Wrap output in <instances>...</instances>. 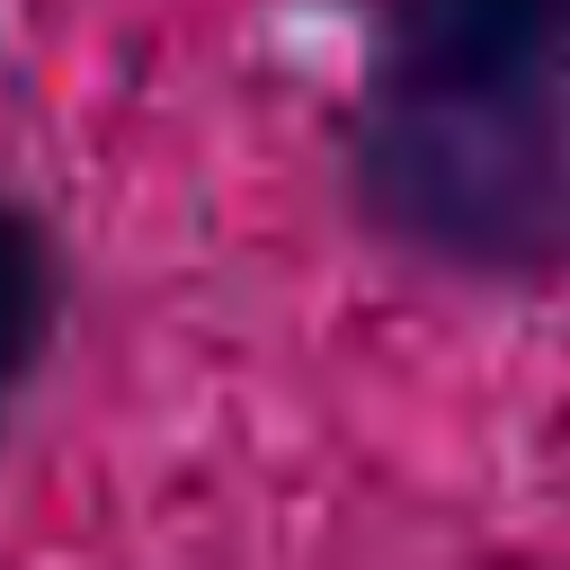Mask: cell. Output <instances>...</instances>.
Listing matches in <instances>:
<instances>
[{"label": "cell", "mask_w": 570, "mask_h": 570, "mask_svg": "<svg viewBox=\"0 0 570 570\" xmlns=\"http://www.w3.org/2000/svg\"><path fill=\"white\" fill-rule=\"evenodd\" d=\"M356 223L454 285L570 276V0H365L338 125Z\"/></svg>", "instance_id": "cell-1"}, {"label": "cell", "mask_w": 570, "mask_h": 570, "mask_svg": "<svg viewBox=\"0 0 570 570\" xmlns=\"http://www.w3.org/2000/svg\"><path fill=\"white\" fill-rule=\"evenodd\" d=\"M62 303H71L62 232L45 223V205L0 187V436H9L18 401L36 392L53 338H62Z\"/></svg>", "instance_id": "cell-2"}]
</instances>
